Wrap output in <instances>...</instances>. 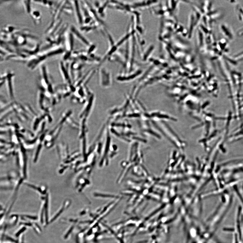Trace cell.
<instances>
[{"label":"cell","instance_id":"4","mask_svg":"<svg viewBox=\"0 0 243 243\" xmlns=\"http://www.w3.org/2000/svg\"><path fill=\"white\" fill-rule=\"evenodd\" d=\"M47 57L46 54L35 55V57L29 60V66L32 69H34L46 59Z\"/></svg>","mask_w":243,"mask_h":243},{"label":"cell","instance_id":"3","mask_svg":"<svg viewBox=\"0 0 243 243\" xmlns=\"http://www.w3.org/2000/svg\"><path fill=\"white\" fill-rule=\"evenodd\" d=\"M70 31L73 34V36L77 38L82 44H84L88 47H90L91 44L90 42L83 35L81 32L78 30L76 27L73 25H71L70 27Z\"/></svg>","mask_w":243,"mask_h":243},{"label":"cell","instance_id":"8","mask_svg":"<svg viewBox=\"0 0 243 243\" xmlns=\"http://www.w3.org/2000/svg\"><path fill=\"white\" fill-rule=\"evenodd\" d=\"M34 1L35 3L49 7L50 9H52L53 5L54 4V2L52 1Z\"/></svg>","mask_w":243,"mask_h":243},{"label":"cell","instance_id":"9","mask_svg":"<svg viewBox=\"0 0 243 243\" xmlns=\"http://www.w3.org/2000/svg\"><path fill=\"white\" fill-rule=\"evenodd\" d=\"M154 49V46L153 45H151V46L148 47V49H147L146 51L144 53L143 55V56L142 58V60L144 62H145L146 60H148V58L151 54L152 52Z\"/></svg>","mask_w":243,"mask_h":243},{"label":"cell","instance_id":"1","mask_svg":"<svg viewBox=\"0 0 243 243\" xmlns=\"http://www.w3.org/2000/svg\"><path fill=\"white\" fill-rule=\"evenodd\" d=\"M135 32V30L133 29L131 31L128 32L127 33L124 35L115 44V43H113L110 44L111 46L109 49L108 50V52L106 53L105 54L102 58V59H101V61L98 65V67H100L109 58H111V57L113 54H115L116 51L118 49V48L121 45H122L124 43L127 41Z\"/></svg>","mask_w":243,"mask_h":243},{"label":"cell","instance_id":"5","mask_svg":"<svg viewBox=\"0 0 243 243\" xmlns=\"http://www.w3.org/2000/svg\"><path fill=\"white\" fill-rule=\"evenodd\" d=\"M66 35V44L67 51L72 52L74 47V36L71 32Z\"/></svg>","mask_w":243,"mask_h":243},{"label":"cell","instance_id":"7","mask_svg":"<svg viewBox=\"0 0 243 243\" xmlns=\"http://www.w3.org/2000/svg\"><path fill=\"white\" fill-rule=\"evenodd\" d=\"M59 66L61 72L62 73L63 77L66 80H69L70 77L69 74H68V69H67V67H66L64 62H60Z\"/></svg>","mask_w":243,"mask_h":243},{"label":"cell","instance_id":"2","mask_svg":"<svg viewBox=\"0 0 243 243\" xmlns=\"http://www.w3.org/2000/svg\"><path fill=\"white\" fill-rule=\"evenodd\" d=\"M72 1L74 7L76 18L78 24L81 26H82L83 25V18L81 5L78 1Z\"/></svg>","mask_w":243,"mask_h":243},{"label":"cell","instance_id":"6","mask_svg":"<svg viewBox=\"0 0 243 243\" xmlns=\"http://www.w3.org/2000/svg\"><path fill=\"white\" fill-rule=\"evenodd\" d=\"M65 52V49L63 48H58L47 52L46 54L47 57L54 56L61 54Z\"/></svg>","mask_w":243,"mask_h":243},{"label":"cell","instance_id":"10","mask_svg":"<svg viewBox=\"0 0 243 243\" xmlns=\"http://www.w3.org/2000/svg\"><path fill=\"white\" fill-rule=\"evenodd\" d=\"M35 22H37L40 21L41 19V14L38 11H34L32 12L30 15Z\"/></svg>","mask_w":243,"mask_h":243}]
</instances>
